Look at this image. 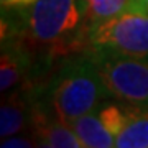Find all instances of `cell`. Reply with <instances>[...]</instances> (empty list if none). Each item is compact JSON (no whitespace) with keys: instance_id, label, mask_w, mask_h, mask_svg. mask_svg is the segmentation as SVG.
<instances>
[{"instance_id":"6","label":"cell","mask_w":148,"mask_h":148,"mask_svg":"<svg viewBox=\"0 0 148 148\" xmlns=\"http://www.w3.org/2000/svg\"><path fill=\"white\" fill-rule=\"evenodd\" d=\"M36 81L27 79L8 94L0 109V135L8 138L32 125Z\"/></svg>"},{"instance_id":"13","label":"cell","mask_w":148,"mask_h":148,"mask_svg":"<svg viewBox=\"0 0 148 148\" xmlns=\"http://www.w3.org/2000/svg\"><path fill=\"white\" fill-rule=\"evenodd\" d=\"M128 10L140 12V13H148V0H130Z\"/></svg>"},{"instance_id":"12","label":"cell","mask_w":148,"mask_h":148,"mask_svg":"<svg viewBox=\"0 0 148 148\" xmlns=\"http://www.w3.org/2000/svg\"><path fill=\"white\" fill-rule=\"evenodd\" d=\"M35 0H0L2 8H25L30 7Z\"/></svg>"},{"instance_id":"14","label":"cell","mask_w":148,"mask_h":148,"mask_svg":"<svg viewBox=\"0 0 148 148\" xmlns=\"http://www.w3.org/2000/svg\"><path fill=\"white\" fill-rule=\"evenodd\" d=\"M35 138H36V142H35V148H54L53 145H51L49 142H46L45 138L36 137V135H35Z\"/></svg>"},{"instance_id":"1","label":"cell","mask_w":148,"mask_h":148,"mask_svg":"<svg viewBox=\"0 0 148 148\" xmlns=\"http://www.w3.org/2000/svg\"><path fill=\"white\" fill-rule=\"evenodd\" d=\"M89 28L86 0H35L25 8V40L46 58L87 49Z\"/></svg>"},{"instance_id":"8","label":"cell","mask_w":148,"mask_h":148,"mask_svg":"<svg viewBox=\"0 0 148 148\" xmlns=\"http://www.w3.org/2000/svg\"><path fill=\"white\" fill-rule=\"evenodd\" d=\"M115 148H148V110L140 109L133 112L127 125L115 137Z\"/></svg>"},{"instance_id":"4","label":"cell","mask_w":148,"mask_h":148,"mask_svg":"<svg viewBox=\"0 0 148 148\" xmlns=\"http://www.w3.org/2000/svg\"><path fill=\"white\" fill-rule=\"evenodd\" d=\"M87 49L109 54H148V13L123 12L110 20L90 25Z\"/></svg>"},{"instance_id":"11","label":"cell","mask_w":148,"mask_h":148,"mask_svg":"<svg viewBox=\"0 0 148 148\" xmlns=\"http://www.w3.org/2000/svg\"><path fill=\"white\" fill-rule=\"evenodd\" d=\"M0 148H35V143L28 137H13L12 135L7 140L3 138Z\"/></svg>"},{"instance_id":"9","label":"cell","mask_w":148,"mask_h":148,"mask_svg":"<svg viewBox=\"0 0 148 148\" xmlns=\"http://www.w3.org/2000/svg\"><path fill=\"white\" fill-rule=\"evenodd\" d=\"M135 110H137L135 106H128V104L117 101V99L115 102L110 101L102 102L101 106L95 109L97 115L102 120V123L106 125V128L115 137L120 133L122 128L127 125V122L130 120V117L133 115Z\"/></svg>"},{"instance_id":"5","label":"cell","mask_w":148,"mask_h":148,"mask_svg":"<svg viewBox=\"0 0 148 148\" xmlns=\"http://www.w3.org/2000/svg\"><path fill=\"white\" fill-rule=\"evenodd\" d=\"M35 68L33 48L23 36L2 40V63H0V90L10 92L13 87L30 77Z\"/></svg>"},{"instance_id":"2","label":"cell","mask_w":148,"mask_h":148,"mask_svg":"<svg viewBox=\"0 0 148 148\" xmlns=\"http://www.w3.org/2000/svg\"><path fill=\"white\" fill-rule=\"evenodd\" d=\"M38 89L53 112L68 125L110 99L89 49L66 56L46 82H40Z\"/></svg>"},{"instance_id":"15","label":"cell","mask_w":148,"mask_h":148,"mask_svg":"<svg viewBox=\"0 0 148 148\" xmlns=\"http://www.w3.org/2000/svg\"><path fill=\"white\" fill-rule=\"evenodd\" d=\"M82 148H87V147H82Z\"/></svg>"},{"instance_id":"10","label":"cell","mask_w":148,"mask_h":148,"mask_svg":"<svg viewBox=\"0 0 148 148\" xmlns=\"http://www.w3.org/2000/svg\"><path fill=\"white\" fill-rule=\"evenodd\" d=\"M90 25L110 20L128 10L130 0H86Z\"/></svg>"},{"instance_id":"7","label":"cell","mask_w":148,"mask_h":148,"mask_svg":"<svg viewBox=\"0 0 148 148\" xmlns=\"http://www.w3.org/2000/svg\"><path fill=\"white\" fill-rule=\"evenodd\" d=\"M69 127L79 138L82 147L87 148H115V135H112L99 119L97 112L92 110L74 120Z\"/></svg>"},{"instance_id":"3","label":"cell","mask_w":148,"mask_h":148,"mask_svg":"<svg viewBox=\"0 0 148 148\" xmlns=\"http://www.w3.org/2000/svg\"><path fill=\"white\" fill-rule=\"evenodd\" d=\"M89 53L110 97L148 110V54L127 56L92 49Z\"/></svg>"}]
</instances>
